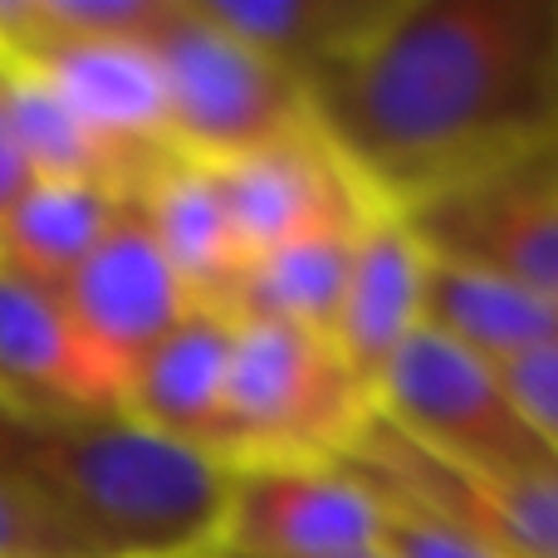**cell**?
Returning <instances> with one entry per match:
<instances>
[{"label": "cell", "mask_w": 558, "mask_h": 558, "mask_svg": "<svg viewBox=\"0 0 558 558\" xmlns=\"http://www.w3.org/2000/svg\"><path fill=\"white\" fill-rule=\"evenodd\" d=\"M308 104L387 206L530 162L558 137V0H383Z\"/></svg>", "instance_id": "obj_1"}, {"label": "cell", "mask_w": 558, "mask_h": 558, "mask_svg": "<svg viewBox=\"0 0 558 558\" xmlns=\"http://www.w3.org/2000/svg\"><path fill=\"white\" fill-rule=\"evenodd\" d=\"M0 481L59 524L78 558H211L231 471L128 412L0 402Z\"/></svg>", "instance_id": "obj_2"}, {"label": "cell", "mask_w": 558, "mask_h": 558, "mask_svg": "<svg viewBox=\"0 0 558 558\" xmlns=\"http://www.w3.org/2000/svg\"><path fill=\"white\" fill-rule=\"evenodd\" d=\"M373 416V392L328 333L235 318L231 392L216 436L221 465L343 461Z\"/></svg>", "instance_id": "obj_3"}, {"label": "cell", "mask_w": 558, "mask_h": 558, "mask_svg": "<svg viewBox=\"0 0 558 558\" xmlns=\"http://www.w3.org/2000/svg\"><path fill=\"white\" fill-rule=\"evenodd\" d=\"M147 45L162 69L172 147L192 162H231L314 123L308 88L216 25L202 0H167Z\"/></svg>", "instance_id": "obj_4"}, {"label": "cell", "mask_w": 558, "mask_h": 558, "mask_svg": "<svg viewBox=\"0 0 558 558\" xmlns=\"http://www.w3.org/2000/svg\"><path fill=\"white\" fill-rule=\"evenodd\" d=\"M373 407L397 436L461 475H514L554 461L495 363L416 328L377 373Z\"/></svg>", "instance_id": "obj_5"}, {"label": "cell", "mask_w": 558, "mask_h": 558, "mask_svg": "<svg viewBox=\"0 0 558 558\" xmlns=\"http://www.w3.org/2000/svg\"><path fill=\"white\" fill-rule=\"evenodd\" d=\"M387 520L383 490L353 461L241 465L231 471L216 554L363 558L387 549Z\"/></svg>", "instance_id": "obj_6"}, {"label": "cell", "mask_w": 558, "mask_h": 558, "mask_svg": "<svg viewBox=\"0 0 558 558\" xmlns=\"http://www.w3.org/2000/svg\"><path fill=\"white\" fill-rule=\"evenodd\" d=\"M343 461H353L387 500L441 514L505 558H558V461L514 475H461L416 451L383 416H373Z\"/></svg>", "instance_id": "obj_7"}, {"label": "cell", "mask_w": 558, "mask_h": 558, "mask_svg": "<svg viewBox=\"0 0 558 558\" xmlns=\"http://www.w3.org/2000/svg\"><path fill=\"white\" fill-rule=\"evenodd\" d=\"M0 59L29 64L88 128L98 147L113 157L128 196L137 192L153 167H162L172 147V123H167V88L157 69L153 45L143 39H74V35H45L29 25L25 45H15Z\"/></svg>", "instance_id": "obj_8"}, {"label": "cell", "mask_w": 558, "mask_h": 558, "mask_svg": "<svg viewBox=\"0 0 558 558\" xmlns=\"http://www.w3.org/2000/svg\"><path fill=\"white\" fill-rule=\"evenodd\" d=\"M402 211L436 255L485 265L558 308V167L549 153Z\"/></svg>", "instance_id": "obj_9"}, {"label": "cell", "mask_w": 558, "mask_h": 558, "mask_svg": "<svg viewBox=\"0 0 558 558\" xmlns=\"http://www.w3.org/2000/svg\"><path fill=\"white\" fill-rule=\"evenodd\" d=\"M216 182H221L245 265L275 245L328 231V226H353L367 211L387 206L357 182V172L333 153L318 123L294 128L231 162H216Z\"/></svg>", "instance_id": "obj_10"}, {"label": "cell", "mask_w": 558, "mask_h": 558, "mask_svg": "<svg viewBox=\"0 0 558 558\" xmlns=\"http://www.w3.org/2000/svg\"><path fill=\"white\" fill-rule=\"evenodd\" d=\"M59 299H64L74 328L84 333L88 353L98 357V367L118 383V392L128 387L133 367L196 308L186 284L167 265L162 245L153 241L133 196L113 221V231L104 235V245L59 289Z\"/></svg>", "instance_id": "obj_11"}, {"label": "cell", "mask_w": 558, "mask_h": 558, "mask_svg": "<svg viewBox=\"0 0 558 558\" xmlns=\"http://www.w3.org/2000/svg\"><path fill=\"white\" fill-rule=\"evenodd\" d=\"M0 402L15 412H123L59 289L0 265Z\"/></svg>", "instance_id": "obj_12"}, {"label": "cell", "mask_w": 558, "mask_h": 558, "mask_svg": "<svg viewBox=\"0 0 558 558\" xmlns=\"http://www.w3.org/2000/svg\"><path fill=\"white\" fill-rule=\"evenodd\" d=\"M426 275L432 251L402 206H377L353 241L343 304L333 314V348L373 392L387 357L426 328Z\"/></svg>", "instance_id": "obj_13"}, {"label": "cell", "mask_w": 558, "mask_h": 558, "mask_svg": "<svg viewBox=\"0 0 558 558\" xmlns=\"http://www.w3.org/2000/svg\"><path fill=\"white\" fill-rule=\"evenodd\" d=\"M231 357H235V318L226 308L196 304L133 367V377L123 387V412L133 422H143L147 432L216 456L226 392H231Z\"/></svg>", "instance_id": "obj_14"}, {"label": "cell", "mask_w": 558, "mask_h": 558, "mask_svg": "<svg viewBox=\"0 0 558 558\" xmlns=\"http://www.w3.org/2000/svg\"><path fill=\"white\" fill-rule=\"evenodd\" d=\"M133 206L143 211L147 231L162 245L167 265L186 284L192 304L226 308L235 279L245 270V251L235 241L216 167L172 153L162 167H153L137 182Z\"/></svg>", "instance_id": "obj_15"}, {"label": "cell", "mask_w": 558, "mask_h": 558, "mask_svg": "<svg viewBox=\"0 0 558 558\" xmlns=\"http://www.w3.org/2000/svg\"><path fill=\"white\" fill-rule=\"evenodd\" d=\"M432 251V245H426ZM426 328L456 338L461 348L481 353L485 363L505 367L514 357L534 353L544 343H558V308L544 304L514 279L485 270L471 260L432 251L426 275Z\"/></svg>", "instance_id": "obj_16"}, {"label": "cell", "mask_w": 558, "mask_h": 558, "mask_svg": "<svg viewBox=\"0 0 558 558\" xmlns=\"http://www.w3.org/2000/svg\"><path fill=\"white\" fill-rule=\"evenodd\" d=\"M128 192L108 182H29L0 221V265L64 289L123 216Z\"/></svg>", "instance_id": "obj_17"}, {"label": "cell", "mask_w": 558, "mask_h": 558, "mask_svg": "<svg viewBox=\"0 0 558 558\" xmlns=\"http://www.w3.org/2000/svg\"><path fill=\"white\" fill-rule=\"evenodd\" d=\"M363 221L328 226V231L299 235V241L255 255L235 279L226 314L245 318V324H289V328H308V333H333V314L343 304L353 241Z\"/></svg>", "instance_id": "obj_18"}, {"label": "cell", "mask_w": 558, "mask_h": 558, "mask_svg": "<svg viewBox=\"0 0 558 558\" xmlns=\"http://www.w3.org/2000/svg\"><path fill=\"white\" fill-rule=\"evenodd\" d=\"M221 29L314 88L377 20L383 0H202Z\"/></svg>", "instance_id": "obj_19"}, {"label": "cell", "mask_w": 558, "mask_h": 558, "mask_svg": "<svg viewBox=\"0 0 558 558\" xmlns=\"http://www.w3.org/2000/svg\"><path fill=\"white\" fill-rule=\"evenodd\" d=\"M0 84H5L10 128H15V143L25 153L35 182H108L118 192H128L113 157L88 137L74 108L35 69L20 64V59H0Z\"/></svg>", "instance_id": "obj_20"}, {"label": "cell", "mask_w": 558, "mask_h": 558, "mask_svg": "<svg viewBox=\"0 0 558 558\" xmlns=\"http://www.w3.org/2000/svg\"><path fill=\"white\" fill-rule=\"evenodd\" d=\"M387 510H392V520H387V554L392 558H505L500 549H490L485 539H475L471 530L441 520V514L412 510L397 500H387Z\"/></svg>", "instance_id": "obj_21"}, {"label": "cell", "mask_w": 558, "mask_h": 558, "mask_svg": "<svg viewBox=\"0 0 558 558\" xmlns=\"http://www.w3.org/2000/svg\"><path fill=\"white\" fill-rule=\"evenodd\" d=\"M500 373H505V383H510L514 402H520L524 422L534 426L544 451L558 461V343H544V348H534V353L514 357Z\"/></svg>", "instance_id": "obj_22"}, {"label": "cell", "mask_w": 558, "mask_h": 558, "mask_svg": "<svg viewBox=\"0 0 558 558\" xmlns=\"http://www.w3.org/2000/svg\"><path fill=\"white\" fill-rule=\"evenodd\" d=\"M0 558H78V549L45 510L0 481Z\"/></svg>", "instance_id": "obj_23"}, {"label": "cell", "mask_w": 558, "mask_h": 558, "mask_svg": "<svg viewBox=\"0 0 558 558\" xmlns=\"http://www.w3.org/2000/svg\"><path fill=\"white\" fill-rule=\"evenodd\" d=\"M29 182H35V177H29V162H25V153H20V143H15L10 108H5V84H0V221H5V211L25 196Z\"/></svg>", "instance_id": "obj_24"}, {"label": "cell", "mask_w": 558, "mask_h": 558, "mask_svg": "<svg viewBox=\"0 0 558 558\" xmlns=\"http://www.w3.org/2000/svg\"><path fill=\"white\" fill-rule=\"evenodd\" d=\"M211 558H235V554H211ZM363 558H392V554L383 549V554H363Z\"/></svg>", "instance_id": "obj_25"}, {"label": "cell", "mask_w": 558, "mask_h": 558, "mask_svg": "<svg viewBox=\"0 0 558 558\" xmlns=\"http://www.w3.org/2000/svg\"><path fill=\"white\" fill-rule=\"evenodd\" d=\"M549 157H554V167H558V137H554V147H549Z\"/></svg>", "instance_id": "obj_26"}]
</instances>
